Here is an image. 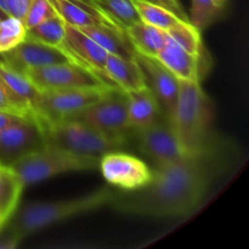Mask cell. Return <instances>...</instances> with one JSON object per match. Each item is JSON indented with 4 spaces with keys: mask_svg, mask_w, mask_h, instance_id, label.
<instances>
[{
    "mask_svg": "<svg viewBox=\"0 0 249 249\" xmlns=\"http://www.w3.org/2000/svg\"><path fill=\"white\" fill-rule=\"evenodd\" d=\"M238 147L216 134L182 160L152 168L147 185L133 191H116L109 206L129 215L179 218L190 215L206 198L212 184L232 168Z\"/></svg>",
    "mask_w": 249,
    "mask_h": 249,
    "instance_id": "6da1fadb",
    "label": "cell"
},
{
    "mask_svg": "<svg viewBox=\"0 0 249 249\" xmlns=\"http://www.w3.org/2000/svg\"><path fill=\"white\" fill-rule=\"evenodd\" d=\"M169 121L187 153L201 148L213 135V109L199 80L179 79L177 104Z\"/></svg>",
    "mask_w": 249,
    "mask_h": 249,
    "instance_id": "7a4b0ae2",
    "label": "cell"
},
{
    "mask_svg": "<svg viewBox=\"0 0 249 249\" xmlns=\"http://www.w3.org/2000/svg\"><path fill=\"white\" fill-rule=\"evenodd\" d=\"M116 190L105 186L77 198L27 203L15 218L11 232L23 240L26 236L53 224L109 206Z\"/></svg>",
    "mask_w": 249,
    "mask_h": 249,
    "instance_id": "3957f363",
    "label": "cell"
},
{
    "mask_svg": "<svg viewBox=\"0 0 249 249\" xmlns=\"http://www.w3.org/2000/svg\"><path fill=\"white\" fill-rule=\"evenodd\" d=\"M32 117L40 129L44 143L57 146L71 152L100 158L108 152L122 151L128 146L78 119Z\"/></svg>",
    "mask_w": 249,
    "mask_h": 249,
    "instance_id": "277c9868",
    "label": "cell"
},
{
    "mask_svg": "<svg viewBox=\"0 0 249 249\" xmlns=\"http://www.w3.org/2000/svg\"><path fill=\"white\" fill-rule=\"evenodd\" d=\"M100 158L79 155L44 143L10 167L24 186L44 181L60 174L99 169Z\"/></svg>",
    "mask_w": 249,
    "mask_h": 249,
    "instance_id": "5b68a950",
    "label": "cell"
},
{
    "mask_svg": "<svg viewBox=\"0 0 249 249\" xmlns=\"http://www.w3.org/2000/svg\"><path fill=\"white\" fill-rule=\"evenodd\" d=\"M71 118L89 124L109 138L128 145L131 135L126 119V92L111 88L97 101Z\"/></svg>",
    "mask_w": 249,
    "mask_h": 249,
    "instance_id": "8992f818",
    "label": "cell"
},
{
    "mask_svg": "<svg viewBox=\"0 0 249 249\" xmlns=\"http://www.w3.org/2000/svg\"><path fill=\"white\" fill-rule=\"evenodd\" d=\"M113 87H84L40 91L32 116L45 119L71 118L82 112Z\"/></svg>",
    "mask_w": 249,
    "mask_h": 249,
    "instance_id": "52a82bcc",
    "label": "cell"
},
{
    "mask_svg": "<svg viewBox=\"0 0 249 249\" xmlns=\"http://www.w3.org/2000/svg\"><path fill=\"white\" fill-rule=\"evenodd\" d=\"M22 73L27 75L39 91L68 88L112 87L99 74L74 62L53 63L44 67L26 70Z\"/></svg>",
    "mask_w": 249,
    "mask_h": 249,
    "instance_id": "ba28073f",
    "label": "cell"
},
{
    "mask_svg": "<svg viewBox=\"0 0 249 249\" xmlns=\"http://www.w3.org/2000/svg\"><path fill=\"white\" fill-rule=\"evenodd\" d=\"M133 135L140 153L153 163V167L177 162L190 155L175 135L169 119L164 117Z\"/></svg>",
    "mask_w": 249,
    "mask_h": 249,
    "instance_id": "9c48e42d",
    "label": "cell"
},
{
    "mask_svg": "<svg viewBox=\"0 0 249 249\" xmlns=\"http://www.w3.org/2000/svg\"><path fill=\"white\" fill-rule=\"evenodd\" d=\"M99 169L107 184L121 191L140 189L152 178V169L142 160L122 151L101 156Z\"/></svg>",
    "mask_w": 249,
    "mask_h": 249,
    "instance_id": "30bf717a",
    "label": "cell"
},
{
    "mask_svg": "<svg viewBox=\"0 0 249 249\" xmlns=\"http://www.w3.org/2000/svg\"><path fill=\"white\" fill-rule=\"evenodd\" d=\"M43 145V135L33 117H22L0 131V167L10 168Z\"/></svg>",
    "mask_w": 249,
    "mask_h": 249,
    "instance_id": "8fae6325",
    "label": "cell"
},
{
    "mask_svg": "<svg viewBox=\"0 0 249 249\" xmlns=\"http://www.w3.org/2000/svg\"><path fill=\"white\" fill-rule=\"evenodd\" d=\"M136 61L142 71L146 87L152 91L160 105V113L170 119L179 92V79L162 65L156 57L135 55Z\"/></svg>",
    "mask_w": 249,
    "mask_h": 249,
    "instance_id": "7c38bea8",
    "label": "cell"
},
{
    "mask_svg": "<svg viewBox=\"0 0 249 249\" xmlns=\"http://www.w3.org/2000/svg\"><path fill=\"white\" fill-rule=\"evenodd\" d=\"M0 55L2 62L19 72L53 63L72 62L62 49L28 38H24L18 45Z\"/></svg>",
    "mask_w": 249,
    "mask_h": 249,
    "instance_id": "4fadbf2b",
    "label": "cell"
},
{
    "mask_svg": "<svg viewBox=\"0 0 249 249\" xmlns=\"http://www.w3.org/2000/svg\"><path fill=\"white\" fill-rule=\"evenodd\" d=\"M60 49L65 51L72 62L78 63L91 72L96 73L109 85H112L104 74V67L108 53L84 32L80 31L78 27L66 23L65 39L60 45Z\"/></svg>",
    "mask_w": 249,
    "mask_h": 249,
    "instance_id": "5bb4252c",
    "label": "cell"
},
{
    "mask_svg": "<svg viewBox=\"0 0 249 249\" xmlns=\"http://www.w3.org/2000/svg\"><path fill=\"white\" fill-rule=\"evenodd\" d=\"M56 14L67 24L74 27L105 24L124 31L117 22L105 15L91 0H49Z\"/></svg>",
    "mask_w": 249,
    "mask_h": 249,
    "instance_id": "9a60e30c",
    "label": "cell"
},
{
    "mask_svg": "<svg viewBox=\"0 0 249 249\" xmlns=\"http://www.w3.org/2000/svg\"><path fill=\"white\" fill-rule=\"evenodd\" d=\"M162 117L160 105L147 87L126 92V119L131 134L143 130Z\"/></svg>",
    "mask_w": 249,
    "mask_h": 249,
    "instance_id": "2e32d148",
    "label": "cell"
},
{
    "mask_svg": "<svg viewBox=\"0 0 249 249\" xmlns=\"http://www.w3.org/2000/svg\"><path fill=\"white\" fill-rule=\"evenodd\" d=\"M104 74L112 85L124 92L135 91L146 87L142 71L136 58H123L108 53L104 67Z\"/></svg>",
    "mask_w": 249,
    "mask_h": 249,
    "instance_id": "e0dca14e",
    "label": "cell"
},
{
    "mask_svg": "<svg viewBox=\"0 0 249 249\" xmlns=\"http://www.w3.org/2000/svg\"><path fill=\"white\" fill-rule=\"evenodd\" d=\"M156 58L178 79L201 82V57L187 53L168 38Z\"/></svg>",
    "mask_w": 249,
    "mask_h": 249,
    "instance_id": "ac0fdd59",
    "label": "cell"
},
{
    "mask_svg": "<svg viewBox=\"0 0 249 249\" xmlns=\"http://www.w3.org/2000/svg\"><path fill=\"white\" fill-rule=\"evenodd\" d=\"M78 28L89 36L92 40L96 41L108 53H113L123 58L135 57V50L124 31H119V29L105 26V24L84 26L78 27Z\"/></svg>",
    "mask_w": 249,
    "mask_h": 249,
    "instance_id": "d6986e66",
    "label": "cell"
},
{
    "mask_svg": "<svg viewBox=\"0 0 249 249\" xmlns=\"http://www.w3.org/2000/svg\"><path fill=\"white\" fill-rule=\"evenodd\" d=\"M125 34L136 53L157 57L167 41V33L151 24L139 21L126 27Z\"/></svg>",
    "mask_w": 249,
    "mask_h": 249,
    "instance_id": "ffe728a7",
    "label": "cell"
},
{
    "mask_svg": "<svg viewBox=\"0 0 249 249\" xmlns=\"http://www.w3.org/2000/svg\"><path fill=\"white\" fill-rule=\"evenodd\" d=\"M0 78L10 91L32 112L40 91L32 84L27 75L0 60Z\"/></svg>",
    "mask_w": 249,
    "mask_h": 249,
    "instance_id": "44dd1931",
    "label": "cell"
},
{
    "mask_svg": "<svg viewBox=\"0 0 249 249\" xmlns=\"http://www.w3.org/2000/svg\"><path fill=\"white\" fill-rule=\"evenodd\" d=\"M24 189L23 182L10 168L0 167V213L7 220L16 212Z\"/></svg>",
    "mask_w": 249,
    "mask_h": 249,
    "instance_id": "7402d4cb",
    "label": "cell"
},
{
    "mask_svg": "<svg viewBox=\"0 0 249 249\" xmlns=\"http://www.w3.org/2000/svg\"><path fill=\"white\" fill-rule=\"evenodd\" d=\"M133 2L141 21L164 32L179 23L180 21H184L167 7L151 0H133Z\"/></svg>",
    "mask_w": 249,
    "mask_h": 249,
    "instance_id": "603a6c76",
    "label": "cell"
},
{
    "mask_svg": "<svg viewBox=\"0 0 249 249\" xmlns=\"http://www.w3.org/2000/svg\"><path fill=\"white\" fill-rule=\"evenodd\" d=\"M167 38L187 53L202 57V36L201 31L196 28L190 21H180L172 28L168 29Z\"/></svg>",
    "mask_w": 249,
    "mask_h": 249,
    "instance_id": "cb8c5ba5",
    "label": "cell"
},
{
    "mask_svg": "<svg viewBox=\"0 0 249 249\" xmlns=\"http://www.w3.org/2000/svg\"><path fill=\"white\" fill-rule=\"evenodd\" d=\"M92 2L124 29L141 21L133 0H92Z\"/></svg>",
    "mask_w": 249,
    "mask_h": 249,
    "instance_id": "d4e9b609",
    "label": "cell"
},
{
    "mask_svg": "<svg viewBox=\"0 0 249 249\" xmlns=\"http://www.w3.org/2000/svg\"><path fill=\"white\" fill-rule=\"evenodd\" d=\"M66 22L58 15L26 31V38L60 48L65 39Z\"/></svg>",
    "mask_w": 249,
    "mask_h": 249,
    "instance_id": "484cf974",
    "label": "cell"
},
{
    "mask_svg": "<svg viewBox=\"0 0 249 249\" xmlns=\"http://www.w3.org/2000/svg\"><path fill=\"white\" fill-rule=\"evenodd\" d=\"M191 2L190 23L203 32L219 18L225 7L226 0H191Z\"/></svg>",
    "mask_w": 249,
    "mask_h": 249,
    "instance_id": "4316f807",
    "label": "cell"
},
{
    "mask_svg": "<svg viewBox=\"0 0 249 249\" xmlns=\"http://www.w3.org/2000/svg\"><path fill=\"white\" fill-rule=\"evenodd\" d=\"M26 27L21 19L6 16L0 19V53L11 50L26 38Z\"/></svg>",
    "mask_w": 249,
    "mask_h": 249,
    "instance_id": "83f0119b",
    "label": "cell"
},
{
    "mask_svg": "<svg viewBox=\"0 0 249 249\" xmlns=\"http://www.w3.org/2000/svg\"><path fill=\"white\" fill-rule=\"evenodd\" d=\"M56 15L57 14L49 0H32L28 11L23 18V24L26 29H29Z\"/></svg>",
    "mask_w": 249,
    "mask_h": 249,
    "instance_id": "f1b7e54d",
    "label": "cell"
},
{
    "mask_svg": "<svg viewBox=\"0 0 249 249\" xmlns=\"http://www.w3.org/2000/svg\"><path fill=\"white\" fill-rule=\"evenodd\" d=\"M0 109L11 112L23 117H32V112L28 107L24 106L6 87L2 79L0 78Z\"/></svg>",
    "mask_w": 249,
    "mask_h": 249,
    "instance_id": "f546056e",
    "label": "cell"
},
{
    "mask_svg": "<svg viewBox=\"0 0 249 249\" xmlns=\"http://www.w3.org/2000/svg\"><path fill=\"white\" fill-rule=\"evenodd\" d=\"M32 0H9V15L23 22Z\"/></svg>",
    "mask_w": 249,
    "mask_h": 249,
    "instance_id": "4dcf8cb0",
    "label": "cell"
},
{
    "mask_svg": "<svg viewBox=\"0 0 249 249\" xmlns=\"http://www.w3.org/2000/svg\"><path fill=\"white\" fill-rule=\"evenodd\" d=\"M152 1L167 7L168 10L174 12L175 15H178V16H179L180 18L184 19V21H189V16L186 15V12H185L184 7L181 6L179 0H152Z\"/></svg>",
    "mask_w": 249,
    "mask_h": 249,
    "instance_id": "1f68e13d",
    "label": "cell"
},
{
    "mask_svg": "<svg viewBox=\"0 0 249 249\" xmlns=\"http://www.w3.org/2000/svg\"><path fill=\"white\" fill-rule=\"evenodd\" d=\"M23 116H18V114L11 113V112L2 111L0 109V131L4 130L5 128H7L9 125L14 124L15 122L18 121L19 118H22Z\"/></svg>",
    "mask_w": 249,
    "mask_h": 249,
    "instance_id": "d6a6232c",
    "label": "cell"
},
{
    "mask_svg": "<svg viewBox=\"0 0 249 249\" xmlns=\"http://www.w3.org/2000/svg\"><path fill=\"white\" fill-rule=\"evenodd\" d=\"M7 221H9V220H7V219L5 218V216L2 215L1 213H0V230H1V229L4 228V226H5V224H6Z\"/></svg>",
    "mask_w": 249,
    "mask_h": 249,
    "instance_id": "836d02e7",
    "label": "cell"
},
{
    "mask_svg": "<svg viewBox=\"0 0 249 249\" xmlns=\"http://www.w3.org/2000/svg\"><path fill=\"white\" fill-rule=\"evenodd\" d=\"M6 16H9V15L6 14V12L4 11V10L1 9V7H0V19H2V18H5V17Z\"/></svg>",
    "mask_w": 249,
    "mask_h": 249,
    "instance_id": "e575fe53",
    "label": "cell"
},
{
    "mask_svg": "<svg viewBox=\"0 0 249 249\" xmlns=\"http://www.w3.org/2000/svg\"><path fill=\"white\" fill-rule=\"evenodd\" d=\"M151 1H152V0H151Z\"/></svg>",
    "mask_w": 249,
    "mask_h": 249,
    "instance_id": "d590c367",
    "label": "cell"
},
{
    "mask_svg": "<svg viewBox=\"0 0 249 249\" xmlns=\"http://www.w3.org/2000/svg\"><path fill=\"white\" fill-rule=\"evenodd\" d=\"M91 1H92V0H91Z\"/></svg>",
    "mask_w": 249,
    "mask_h": 249,
    "instance_id": "8d00e7d4",
    "label": "cell"
}]
</instances>
